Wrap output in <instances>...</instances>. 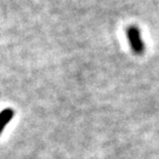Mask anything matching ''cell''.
Listing matches in <instances>:
<instances>
[{"label":"cell","mask_w":159,"mask_h":159,"mask_svg":"<svg viewBox=\"0 0 159 159\" xmlns=\"http://www.w3.org/2000/svg\"><path fill=\"white\" fill-rule=\"evenodd\" d=\"M125 33L127 35V40H129V44H130L133 53L143 54L145 52V44L142 39L139 29L137 26H129L126 29Z\"/></svg>","instance_id":"obj_1"}]
</instances>
